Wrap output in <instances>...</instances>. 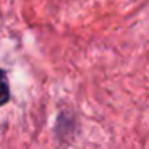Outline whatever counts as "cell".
I'll use <instances>...</instances> for the list:
<instances>
[{"label":"cell","mask_w":149,"mask_h":149,"mask_svg":"<svg viewBox=\"0 0 149 149\" xmlns=\"http://www.w3.org/2000/svg\"><path fill=\"white\" fill-rule=\"evenodd\" d=\"M10 101V85L8 77L3 69H0V106H3Z\"/></svg>","instance_id":"6da1fadb"}]
</instances>
